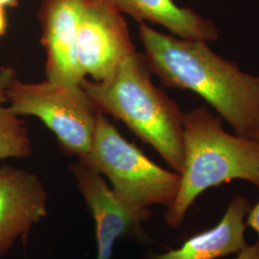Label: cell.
I'll use <instances>...</instances> for the list:
<instances>
[{"mask_svg": "<svg viewBox=\"0 0 259 259\" xmlns=\"http://www.w3.org/2000/svg\"><path fill=\"white\" fill-rule=\"evenodd\" d=\"M152 74L167 88L191 91L212 106L236 135H259V76L214 53L206 41L187 40L139 24Z\"/></svg>", "mask_w": 259, "mask_h": 259, "instance_id": "6da1fadb", "label": "cell"}, {"mask_svg": "<svg viewBox=\"0 0 259 259\" xmlns=\"http://www.w3.org/2000/svg\"><path fill=\"white\" fill-rule=\"evenodd\" d=\"M151 76L143 53L136 50L109 79H83L80 84L100 111L122 121L180 174L184 164L185 112L153 83Z\"/></svg>", "mask_w": 259, "mask_h": 259, "instance_id": "7a4b0ae2", "label": "cell"}, {"mask_svg": "<svg viewBox=\"0 0 259 259\" xmlns=\"http://www.w3.org/2000/svg\"><path fill=\"white\" fill-rule=\"evenodd\" d=\"M174 202L164 221L179 228L196 199L207 189L233 180L259 185V140L231 135L222 118L201 106L184 114V164Z\"/></svg>", "mask_w": 259, "mask_h": 259, "instance_id": "3957f363", "label": "cell"}, {"mask_svg": "<svg viewBox=\"0 0 259 259\" xmlns=\"http://www.w3.org/2000/svg\"><path fill=\"white\" fill-rule=\"evenodd\" d=\"M79 161L107 177L112 190L136 205L168 207L179 191L180 174L153 162L137 145L124 139L103 112L98 117L92 149Z\"/></svg>", "mask_w": 259, "mask_h": 259, "instance_id": "277c9868", "label": "cell"}, {"mask_svg": "<svg viewBox=\"0 0 259 259\" xmlns=\"http://www.w3.org/2000/svg\"><path fill=\"white\" fill-rule=\"evenodd\" d=\"M8 99L11 110L18 116L31 115L41 121L66 155L81 159L90 153L102 111L81 84L47 79L24 83L17 79L10 87Z\"/></svg>", "mask_w": 259, "mask_h": 259, "instance_id": "5b68a950", "label": "cell"}, {"mask_svg": "<svg viewBox=\"0 0 259 259\" xmlns=\"http://www.w3.org/2000/svg\"><path fill=\"white\" fill-rule=\"evenodd\" d=\"M136 51L123 14L99 0H83L77 32L78 61L95 82L109 79Z\"/></svg>", "mask_w": 259, "mask_h": 259, "instance_id": "8992f818", "label": "cell"}, {"mask_svg": "<svg viewBox=\"0 0 259 259\" xmlns=\"http://www.w3.org/2000/svg\"><path fill=\"white\" fill-rule=\"evenodd\" d=\"M70 168L96 224V259H110L115 241L121 238L150 240L142 228V223L152 215L149 207L122 199L108 186L102 175L82 162L78 161Z\"/></svg>", "mask_w": 259, "mask_h": 259, "instance_id": "52a82bcc", "label": "cell"}, {"mask_svg": "<svg viewBox=\"0 0 259 259\" xmlns=\"http://www.w3.org/2000/svg\"><path fill=\"white\" fill-rule=\"evenodd\" d=\"M83 0H42L37 18L47 54V80L80 84L85 75L78 61L77 32Z\"/></svg>", "mask_w": 259, "mask_h": 259, "instance_id": "ba28073f", "label": "cell"}, {"mask_svg": "<svg viewBox=\"0 0 259 259\" xmlns=\"http://www.w3.org/2000/svg\"><path fill=\"white\" fill-rule=\"evenodd\" d=\"M46 188L36 174L0 167V256L19 237L26 240L31 228L47 215Z\"/></svg>", "mask_w": 259, "mask_h": 259, "instance_id": "9c48e42d", "label": "cell"}, {"mask_svg": "<svg viewBox=\"0 0 259 259\" xmlns=\"http://www.w3.org/2000/svg\"><path fill=\"white\" fill-rule=\"evenodd\" d=\"M251 208L249 199L236 195L216 226L189 237L181 248L149 253L146 259H217L238 253L247 246L245 217Z\"/></svg>", "mask_w": 259, "mask_h": 259, "instance_id": "30bf717a", "label": "cell"}, {"mask_svg": "<svg viewBox=\"0 0 259 259\" xmlns=\"http://www.w3.org/2000/svg\"><path fill=\"white\" fill-rule=\"evenodd\" d=\"M127 14L140 23H154L166 28L171 35L187 40L213 41L219 37L214 22L194 10L180 7L173 0H99Z\"/></svg>", "mask_w": 259, "mask_h": 259, "instance_id": "8fae6325", "label": "cell"}, {"mask_svg": "<svg viewBox=\"0 0 259 259\" xmlns=\"http://www.w3.org/2000/svg\"><path fill=\"white\" fill-rule=\"evenodd\" d=\"M18 79L11 66L0 67V158L26 157L32 154L31 140L25 123L19 119L10 106L8 91Z\"/></svg>", "mask_w": 259, "mask_h": 259, "instance_id": "7c38bea8", "label": "cell"}, {"mask_svg": "<svg viewBox=\"0 0 259 259\" xmlns=\"http://www.w3.org/2000/svg\"><path fill=\"white\" fill-rule=\"evenodd\" d=\"M235 259H259V239L253 244H247V246L238 252Z\"/></svg>", "mask_w": 259, "mask_h": 259, "instance_id": "4fadbf2b", "label": "cell"}, {"mask_svg": "<svg viewBox=\"0 0 259 259\" xmlns=\"http://www.w3.org/2000/svg\"><path fill=\"white\" fill-rule=\"evenodd\" d=\"M246 225L251 228L259 235V201L257 204L251 206L250 212L247 215Z\"/></svg>", "mask_w": 259, "mask_h": 259, "instance_id": "5bb4252c", "label": "cell"}, {"mask_svg": "<svg viewBox=\"0 0 259 259\" xmlns=\"http://www.w3.org/2000/svg\"><path fill=\"white\" fill-rule=\"evenodd\" d=\"M8 29V17L6 9L0 6V37L5 36Z\"/></svg>", "mask_w": 259, "mask_h": 259, "instance_id": "9a60e30c", "label": "cell"}, {"mask_svg": "<svg viewBox=\"0 0 259 259\" xmlns=\"http://www.w3.org/2000/svg\"><path fill=\"white\" fill-rule=\"evenodd\" d=\"M20 0H0V6L6 8H16L18 7Z\"/></svg>", "mask_w": 259, "mask_h": 259, "instance_id": "2e32d148", "label": "cell"}, {"mask_svg": "<svg viewBox=\"0 0 259 259\" xmlns=\"http://www.w3.org/2000/svg\"><path fill=\"white\" fill-rule=\"evenodd\" d=\"M255 139H258L259 140V135H257V136H256V138H255Z\"/></svg>", "mask_w": 259, "mask_h": 259, "instance_id": "e0dca14e", "label": "cell"}]
</instances>
